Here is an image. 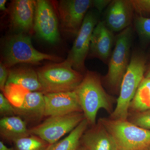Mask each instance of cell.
Listing matches in <instances>:
<instances>
[{"label": "cell", "mask_w": 150, "mask_h": 150, "mask_svg": "<svg viewBox=\"0 0 150 150\" xmlns=\"http://www.w3.org/2000/svg\"><path fill=\"white\" fill-rule=\"evenodd\" d=\"M127 120L136 126L150 130V109L141 112H130Z\"/></svg>", "instance_id": "7402d4cb"}, {"label": "cell", "mask_w": 150, "mask_h": 150, "mask_svg": "<svg viewBox=\"0 0 150 150\" xmlns=\"http://www.w3.org/2000/svg\"><path fill=\"white\" fill-rule=\"evenodd\" d=\"M37 73L44 93L74 91L84 77L66 59L60 63L43 66L38 69Z\"/></svg>", "instance_id": "7a4b0ae2"}, {"label": "cell", "mask_w": 150, "mask_h": 150, "mask_svg": "<svg viewBox=\"0 0 150 150\" xmlns=\"http://www.w3.org/2000/svg\"><path fill=\"white\" fill-rule=\"evenodd\" d=\"M9 71L2 62L0 63V89L4 93L8 78Z\"/></svg>", "instance_id": "484cf974"}, {"label": "cell", "mask_w": 150, "mask_h": 150, "mask_svg": "<svg viewBox=\"0 0 150 150\" xmlns=\"http://www.w3.org/2000/svg\"><path fill=\"white\" fill-rule=\"evenodd\" d=\"M26 122L20 116H6L0 120V134L4 139L12 142L30 135Z\"/></svg>", "instance_id": "e0dca14e"}, {"label": "cell", "mask_w": 150, "mask_h": 150, "mask_svg": "<svg viewBox=\"0 0 150 150\" xmlns=\"http://www.w3.org/2000/svg\"><path fill=\"white\" fill-rule=\"evenodd\" d=\"M36 1L16 0L11 7V23L13 28L27 32L34 25Z\"/></svg>", "instance_id": "5bb4252c"}, {"label": "cell", "mask_w": 150, "mask_h": 150, "mask_svg": "<svg viewBox=\"0 0 150 150\" xmlns=\"http://www.w3.org/2000/svg\"><path fill=\"white\" fill-rule=\"evenodd\" d=\"M33 28L41 39L51 44L60 40L57 16L48 1H36Z\"/></svg>", "instance_id": "9c48e42d"}, {"label": "cell", "mask_w": 150, "mask_h": 150, "mask_svg": "<svg viewBox=\"0 0 150 150\" xmlns=\"http://www.w3.org/2000/svg\"><path fill=\"white\" fill-rule=\"evenodd\" d=\"M0 150H15L14 147L8 148L2 142H0Z\"/></svg>", "instance_id": "83f0119b"}, {"label": "cell", "mask_w": 150, "mask_h": 150, "mask_svg": "<svg viewBox=\"0 0 150 150\" xmlns=\"http://www.w3.org/2000/svg\"><path fill=\"white\" fill-rule=\"evenodd\" d=\"M85 118L82 112L49 116L42 123L29 129L30 134L53 144L65 134L72 131Z\"/></svg>", "instance_id": "52a82bcc"}, {"label": "cell", "mask_w": 150, "mask_h": 150, "mask_svg": "<svg viewBox=\"0 0 150 150\" xmlns=\"http://www.w3.org/2000/svg\"><path fill=\"white\" fill-rule=\"evenodd\" d=\"M134 11L139 16L143 14H150V0H131Z\"/></svg>", "instance_id": "d4e9b609"}, {"label": "cell", "mask_w": 150, "mask_h": 150, "mask_svg": "<svg viewBox=\"0 0 150 150\" xmlns=\"http://www.w3.org/2000/svg\"><path fill=\"white\" fill-rule=\"evenodd\" d=\"M104 21H99L95 27L91 42V53L93 56L105 62L111 54L113 45V34Z\"/></svg>", "instance_id": "2e32d148"}, {"label": "cell", "mask_w": 150, "mask_h": 150, "mask_svg": "<svg viewBox=\"0 0 150 150\" xmlns=\"http://www.w3.org/2000/svg\"><path fill=\"white\" fill-rule=\"evenodd\" d=\"M45 116L66 115L82 112L75 91L66 92L44 93Z\"/></svg>", "instance_id": "8fae6325"}, {"label": "cell", "mask_w": 150, "mask_h": 150, "mask_svg": "<svg viewBox=\"0 0 150 150\" xmlns=\"http://www.w3.org/2000/svg\"><path fill=\"white\" fill-rule=\"evenodd\" d=\"M142 150H150V145L149 146H148L147 147L145 148L144 149Z\"/></svg>", "instance_id": "1f68e13d"}, {"label": "cell", "mask_w": 150, "mask_h": 150, "mask_svg": "<svg viewBox=\"0 0 150 150\" xmlns=\"http://www.w3.org/2000/svg\"><path fill=\"white\" fill-rule=\"evenodd\" d=\"M0 115L2 117L16 115L13 105L3 93H0Z\"/></svg>", "instance_id": "cb8c5ba5"}, {"label": "cell", "mask_w": 150, "mask_h": 150, "mask_svg": "<svg viewBox=\"0 0 150 150\" xmlns=\"http://www.w3.org/2000/svg\"><path fill=\"white\" fill-rule=\"evenodd\" d=\"M81 144L86 150H118L112 137L99 121L86 130Z\"/></svg>", "instance_id": "9a60e30c"}, {"label": "cell", "mask_w": 150, "mask_h": 150, "mask_svg": "<svg viewBox=\"0 0 150 150\" xmlns=\"http://www.w3.org/2000/svg\"><path fill=\"white\" fill-rule=\"evenodd\" d=\"M145 63L142 55L137 52L133 54L122 79L116 107L110 114V118L114 120L128 119L129 105L144 78Z\"/></svg>", "instance_id": "3957f363"}, {"label": "cell", "mask_w": 150, "mask_h": 150, "mask_svg": "<svg viewBox=\"0 0 150 150\" xmlns=\"http://www.w3.org/2000/svg\"><path fill=\"white\" fill-rule=\"evenodd\" d=\"M13 106L16 115L23 118L26 123L39 122L45 116L44 93L29 91L25 96L21 104Z\"/></svg>", "instance_id": "4fadbf2b"}, {"label": "cell", "mask_w": 150, "mask_h": 150, "mask_svg": "<svg viewBox=\"0 0 150 150\" xmlns=\"http://www.w3.org/2000/svg\"><path fill=\"white\" fill-rule=\"evenodd\" d=\"M10 84L21 86L29 91L42 92L37 71L31 68H19L9 71L6 85Z\"/></svg>", "instance_id": "ac0fdd59"}, {"label": "cell", "mask_w": 150, "mask_h": 150, "mask_svg": "<svg viewBox=\"0 0 150 150\" xmlns=\"http://www.w3.org/2000/svg\"><path fill=\"white\" fill-rule=\"evenodd\" d=\"M88 125L85 118L64 139L50 145L48 150H77L80 146L81 137Z\"/></svg>", "instance_id": "d6986e66"}, {"label": "cell", "mask_w": 150, "mask_h": 150, "mask_svg": "<svg viewBox=\"0 0 150 150\" xmlns=\"http://www.w3.org/2000/svg\"><path fill=\"white\" fill-rule=\"evenodd\" d=\"M79 103L89 125L96 124L97 114L101 108L110 114L112 109V98L103 87L99 76L88 71L75 90Z\"/></svg>", "instance_id": "6da1fadb"}, {"label": "cell", "mask_w": 150, "mask_h": 150, "mask_svg": "<svg viewBox=\"0 0 150 150\" xmlns=\"http://www.w3.org/2000/svg\"><path fill=\"white\" fill-rule=\"evenodd\" d=\"M111 1L110 0H94L93 1V5L98 12L101 13L105 7L109 5Z\"/></svg>", "instance_id": "4316f807"}, {"label": "cell", "mask_w": 150, "mask_h": 150, "mask_svg": "<svg viewBox=\"0 0 150 150\" xmlns=\"http://www.w3.org/2000/svg\"><path fill=\"white\" fill-rule=\"evenodd\" d=\"M98 23L97 16L95 13L90 11L87 13L66 59L79 72L85 70V61L90 50L92 35Z\"/></svg>", "instance_id": "ba28073f"}, {"label": "cell", "mask_w": 150, "mask_h": 150, "mask_svg": "<svg viewBox=\"0 0 150 150\" xmlns=\"http://www.w3.org/2000/svg\"><path fill=\"white\" fill-rule=\"evenodd\" d=\"M134 9L131 0H114L108 7L105 22L112 32L122 31L129 27Z\"/></svg>", "instance_id": "7c38bea8"}, {"label": "cell", "mask_w": 150, "mask_h": 150, "mask_svg": "<svg viewBox=\"0 0 150 150\" xmlns=\"http://www.w3.org/2000/svg\"><path fill=\"white\" fill-rule=\"evenodd\" d=\"M145 77L150 79V69L149 70V71H148L146 76Z\"/></svg>", "instance_id": "f546056e"}, {"label": "cell", "mask_w": 150, "mask_h": 150, "mask_svg": "<svg viewBox=\"0 0 150 150\" xmlns=\"http://www.w3.org/2000/svg\"><path fill=\"white\" fill-rule=\"evenodd\" d=\"M134 25L140 37L145 39L150 38V18L141 16L134 19Z\"/></svg>", "instance_id": "603a6c76"}, {"label": "cell", "mask_w": 150, "mask_h": 150, "mask_svg": "<svg viewBox=\"0 0 150 150\" xmlns=\"http://www.w3.org/2000/svg\"><path fill=\"white\" fill-rule=\"evenodd\" d=\"M7 1L6 0H1L0 1V9L1 11H6L7 10L6 7V4Z\"/></svg>", "instance_id": "f1b7e54d"}, {"label": "cell", "mask_w": 150, "mask_h": 150, "mask_svg": "<svg viewBox=\"0 0 150 150\" xmlns=\"http://www.w3.org/2000/svg\"><path fill=\"white\" fill-rule=\"evenodd\" d=\"M92 4L93 1L91 0L59 1L58 11L63 30L76 35Z\"/></svg>", "instance_id": "30bf717a"}, {"label": "cell", "mask_w": 150, "mask_h": 150, "mask_svg": "<svg viewBox=\"0 0 150 150\" xmlns=\"http://www.w3.org/2000/svg\"><path fill=\"white\" fill-rule=\"evenodd\" d=\"M13 143L15 150H48L51 145L39 137L32 134Z\"/></svg>", "instance_id": "44dd1931"}, {"label": "cell", "mask_w": 150, "mask_h": 150, "mask_svg": "<svg viewBox=\"0 0 150 150\" xmlns=\"http://www.w3.org/2000/svg\"><path fill=\"white\" fill-rule=\"evenodd\" d=\"M77 150H86L84 148L83 146H80L79 147V148H78Z\"/></svg>", "instance_id": "4dcf8cb0"}, {"label": "cell", "mask_w": 150, "mask_h": 150, "mask_svg": "<svg viewBox=\"0 0 150 150\" xmlns=\"http://www.w3.org/2000/svg\"><path fill=\"white\" fill-rule=\"evenodd\" d=\"M98 121L112 137L118 150H142L150 145V130L128 120L101 118Z\"/></svg>", "instance_id": "277c9868"}, {"label": "cell", "mask_w": 150, "mask_h": 150, "mask_svg": "<svg viewBox=\"0 0 150 150\" xmlns=\"http://www.w3.org/2000/svg\"><path fill=\"white\" fill-rule=\"evenodd\" d=\"M133 31L131 27L121 31L116 37L115 48L108 64L106 81L109 86L116 90L121 87L123 76L129 66Z\"/></svg>", "instance_id": "8992f818"}, {"label": "cell", "mask_w": 150, "mask_h": 150, "mask_svg": "<svg viewBox=\"0 0 150 150\" xmlns=\"http://www.w3.org/2000/svg\"><path fill=\"white\" fill-rule=\"evenodd\" d=\"M150 109V79L144 77L139 86L129 105L130 112H143ZM130 113V112H129Z\"/></svg>", "instance_id": "ffe728a7"}, {"label": "cell", "mask_w": 150, "mask_h": 150, "mask_svg": "<svg viewBox=\"0 0 150 150\" xmlns=\"http://www.w3.org/2000/svg\"><path fill=\"white\" fill-rule=\"evenodd\" d=\"M58 62V56L37 51L29 36L21 33L11 36L6 41L4 51V63L7 68L20 63L38 64L43 60Z\"/></svg>", "instance_id": "5b68a950"}]
</instances>
